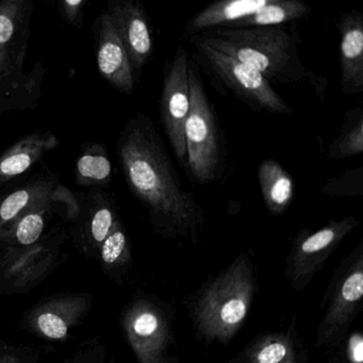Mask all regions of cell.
<instances>
[{
  "label": "cell",
  "instance_id": "cell-11",
  "mask_svg": "<svg viewBox=\"0 0 363 363\" xmlns=\"http://www.w3.org/2000/svg\"><path fill=\"white\" fill-rule=\"evenodd\" d=\"M258 180L263 201L269 213L284 214L294 199V182L278 161L267 159L258 167Z\"/></svg>",
  "mask_w": 363,
  "mask_h": 363
},
{
  "label": "cell",
  "instance_id": "cell-24",
  "mask_svg": "<svg viewBox=\"0 0 363 363\" xmlns=\"http://www.w3.org/2000/svg\"><path fill=\"white\" fill-rule=\"evenodd\" d=\"M350 354L352 360L356 363H362L363 361V342L360 335H352L350 342Z\"/></svg>",
  "mask_w": 363,
  "mask_h": 363
},
{
  "label": "cell",
  "instance_id": "cell-14",
  "mask_svg": "<svg viewBox=\"0 0 363 363\" xmlns=\"http://www.w3.org/2000/svg\"><path fill=\"white\" fill-rule=\"evenodd\" d=\"M363 152V110L354 108L345 114L337 137L327 150L333 160H345Z\"/></svg>",
  "mask_w": 363,
  "mask_h": 363
},
{
  "label": "cell",
  "instance_id": "cell-9",
  "mask_svg": "<svg viewBox=\"0 0 363 363\" xmlns=\"http://www.w3.org/2000/svg\"><path fill=\"white\" fill-rule=\"evenodd\" d=\"M101 20L97 55L99 72L118 91L131 94L135 91V77L126 50L108 13Z\"/></svg>",
  "mask_w": 363,
  "mask_h": 363
},
{
  "label": "cell",
  "instance_id": "cell-7",
  "mask_svg": "<svg viewBox=\"0 0 363 363\" xmlns=\"http://www.w3.org/2000/svg\"><path fill=\"white\" fill-rule=\"evenodd\" d=\"M107 13L126 50L133 77H137L154 48L147 16L141 5L133 1L113 4Z\"/></svg>",
  "mask_w": 363,
  "mask_h": 363
},
{
  "label": "cell",
  "instance_id": "cell-1",
  "mask_svg": "<svg viewBox=\"0 0 363 363\" xmlns=\"http://www.w3.org/2000/svg\"><path fill=\"white\" fill-rule=\"evenodd\" d=\"M118 154L129 188L147 208L164 233L186 235L203 222L196 197L184 190L162 139L148 116L139 114L127 123Z\"/></svg>",
  "mask_w": 363,
  "mask_h": 363
},
{
  "label": "cell",
  "instance_id": "cell-21",
  "mask_svg": "<svg viewBox=\"0 0 363 363\" xmlns=\"http://www.w3.org/2000/svg\"><path fill=\"white\" fill-rule=\"evenodd\" d=\"M29 199H30V194L27 190H20L12 193L0 206V218L4 222L11 220L22 211V209L26 207Z\"/></svg>",
  "mask_w": 363,
  "mask_h": 363
},
{
  "label": "cell",
  "instance_id": "cell-23",
  "mask_svg": "<svg viewBox=\"0 0 363 363\" xmlns=\"http://www.w3.org/2000/svg\"><path fill=\"white\" fill-rule=\"evenodd\" d=\"M288 354V347L284 342H272L258 352L257 363H282Z\"/></svg>",
  "mask_w": 363,
  "mask_h": 363
},
{
  "label": "cell",
  "instance_id": "cell-13",
  "mask_svg": "<svg viewBox=\"0 0 363 363\" xmlns=\"http://www.w3.org/2000/svg\"><path fill=\"white\" fill-rule=\"evenodd\" d=\"M127 330L131 343L144 363L150 361V352L158 348L161 339L160 320L147 309L133 311L127 320Z\"/></svg>",
  "mask_w": 363,
  "mask_h": 363
},
{
  "label": "cell",
  "instance_id": "cell-3",
  "mask_svg": "<svg viewBox=\"0 0 363 363\" xmlns=\"http://www.w3.org/2000/svg\"><path fill=\"white\" fill-rule=\"evenodd\" d=\"M190 111L184 125L186 165L201 184L218 182L224 174L225 143L213 107L195 63L190 60Z\"/></svg>",
  "mask_w": 363,
  "mask_h": 363
},
{
  "label": "cell",
  "instance_id": "cell-2",
  "mask_svg": "<svg viewBox=\"0 0 363 363\" xmlns=\"http://www.w3.org/2000/svg\"><path fill=\"white\" fill-rule=\"evenodd\" d=\"M214 50L256 69L269 84H303L311 73L299 57L298 33L286 26L214 28L194 35Z\"/></svg>",
  "mask_w": 363,
  "mask_h": 363
},
{
  "label": "cell",
  "instance_id": "cell-10",
  "mask_svg": "<svg viewBox=\"0 0 363 363\" xmlns=\"http://www.w3.org/2000/svg\"><path fill=\"white\" fill-rule=\"evenodd\" d=\"M267 3V0H224L211 4L189 21L184 38L190 39L210 29L229 28L254 16Z\"/></svg>",
  "mask_w": 363,
  "mask_h": 363
},
{
  "label": "cell",
  "instance_id": "cell-6",
  "mask_svg": "<svg viewBox=\"0 0 363 363\" xmlns=\"http://www.w3.org/2000/svg\"><path fill=\"white\" fill-rule=\"evenodd\" d=\"M250 284L240 273L228 274L214 286L203 308V320L208 330L216 335L233 333L247 313Z\"/></svg>",
  "mask_w": 363,
  "mask_h": 363
},
{
  "label": "cell",
  "instance_id": "cell-12",
  "mask_svg": "<svg viewBox=\"0 0 363 363\" xmlns=\"http://www.w3.org/2000/svg\"><path fill=\"white\" fill-rule=\"evenodd\" d=\"M310 13L311 7L299 0H267V5L254 16L235 23L229 28L284 26L305 18Z\"/></svg>",
  "mask_w": 363,
  "mask_h": 363
},
{
  "label": "cell",
  "instance_id": "cell-17",
  "mask_svg": "<svg viewBox=\"0 0 363 363\" xmlns=\"http://www.w3.org/2000/svg\"><path fill=\"white\" fill-rule=\"evenodd\" d=\"M38 329L50 339H63L69 333V325L65 318L54 312H43L37 318Z\"/></svg>",
  "mask_w": 363,
  "mask_h": 363
},
{
  "label": "cell",
  "instance_id": "cell-5",
  "mask_svg": "<svg viewBox=\"0 0 363 363\" xmlns=\"http://www.w3.org/2000/svg\"><path fill=\"white\" fill-rule=\"evenodd\" d=\"M190 59L179 45L165 62L160 99V116L165 135L180 163H186L184 125L190 111Z\"/></svg>",
  "mask_w": 363,
  "mask_h": 363
},
{
  "label": "cell",
  "instance_id": "cell-19",
  "mask_svg": "<svg viewBox=\"0 0 363 363\" xmlns=\"http://www.w3.org/2000/svg\"><path fill=\"white\" fill-rule=\"evenodd\" d=\"M33 162V156L29 152H16L6 157L0 162V177L9 178L20 175L29 169Z\"/></svg>",
  "mask_w": 363,
  "mask_h": 363
},
{
  "label": "cell",
  "instance_id": "cell-20",
  "mask_svg": "<svg viewBox=\"0 0 363 363\" xmlns=\"http://www.w3.org/2000/svg\"><path fill=\"white\" fill-rule=\"evenodd\" d=\"M126 243V237L123 231L114 230L113 233H109L101 248V258L104 262L108 264L116 262L124 252Z\"/></svg>",
  "mask_w": 363,
  "mask_h": 363
},
{
  "label": "cell",
  "instance_id": "cell-8",
  "mask_svg": "<svg viewBox=\"0 0 363 363\" xmlns=\"http://www.w3.org/2000/svg\"><path fill=\"white\" fill-rule=\"evenodd\" d=\"M340 67L342 93L347 96L363 92V16L350 10L340 16Z\"/></svg>",
  "mask_w": 363,
  "mask_h": 363
},
{
  "label": "cell",
  "instance_id": "cell-22",
  "mask_svg": "<svg viewBox=\"0 0 363 363\" xmlns=\"http://www.w3.org/2000/svg\"><path fill=\"white\" fill-rule=\"evenodd\" d=\"M113 224V216L108 208H103L95 213L91 225L93 238L96 242H104L109 235Z\"/></svg>",
  "mask_w": 363,
  "mask_h": 363
},
{
  "label": "cell",
  "instance_id": "cell-15",
  "mask_svg": "<svg viewBox=\"0 0 363 363\" xmlns=\"http://www.w3.org/2000/svg\"><path fill=\"white\" fill-rule=\"evenodd\" d=\"M363 167L347 169L325 184L322 193L327 196L343 197L362 195Z\"/></svg>",
  "mask_w": 363,
  "mask_h": 363
},
{
  "label": "cell",
  "instance_id": "cell-18",
  "mask_svg": "<svg viewBox=\"0 0 363 363\" xmlns=\"http://www.w3.org/2000/svg\"><path fill=\"white\" fill-rule=\"evenodd\" d=\"M43 228L44 220L40 214H28L18 224L16 239L23 245H30L38 241Z\"/></svg>",
  "mask_w": 363,
  "mask_h": 363
},
{
  "label": "cell",
  "instance_id": "cell-4",
  "mask_svg": "<svg viewBox=\"0 0 363 363\" xmlns=\"http://www.w3.org/2000/svg\"><path fill=\"white\" fill-rule=\"evenodd\" d=\"M189 40L194 48L193 62L209 76L220 92L233 95L255 112L282 116L292 113V108L256 69L214 50L196 38Z\"/></svg>",
  "mask_w": 363,
  "mask_h": 363
},
{
  "label": "cell",
  "instance_id": "cell-16",
  "mask_svg": "<svg viewBox=\"0 0 363 363\" xmlns=\"http://www.w3.org/2000/svg\"><path fill=\"white\" fill-rule=\"evenodd\" d=\"M78 173L80 176L89 179H108L111 175V163L105 156H92L86 155L82 157L77 162Z\"/></svg>",
  "mask_w": 363,
  "mask_h": 363
}]
</instances>
